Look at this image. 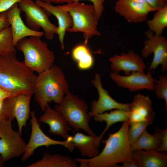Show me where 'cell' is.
I'll list each match as a JSON object with an SVG mask.
<instances>
[{"label": "cell", "instance_id": "cell-1", "mask_svg": "<svg viewBox=\"0 0 167 167\" xmlns=\"http://www.w3.org/2000/svg\"><path fill=\"white\" fill-rule=\"evenodd\" d=\"M129 120L123 122L120 129L110 133L101 152L96 156L89 158H76L80 167H114L120 163L133 160L132 151L128 137Z\"/></svg>", "mask_w": 167, "mask_h": 167}, {"label": "cell", "instance_id": "cell-2", "mask_svg": "<svg viewBox=\"0 0 167 167\" xmlns=\"http://www.w3.org/2000/svg\"><path fill=\"white\" fill-rule=\"evenodd\" d=\"M11 53L0 55V87L12 96L33 94L37 76Z\"/></svg>", "mask_w": 167, "mask_h": 167}, {"label": "cell", "instance_id": "cell-3", "mask_svg": "<svg viewBox=\"0 0 167 167\" xmlns=\"http://www.w3.org/2000/svg\"><path fill=\"white\" fill-rule=\"evenodd\" d=\"M68 83L61 67L53 65L37 75L33 89L34 99L44 111L46 105L60 104L69 91Z\"/></svg>", "mask_w": 167, "mask_h": 167}, {"label": "cell", "instance_id": "cell-4", "mask_svg": "<svg viewBox=\"0 0 167 167\" xmlns=\"http://www.w3.org/2000/svg\"><path fill=\"white\" fill-rule=\"evenodd\" d=\"M40 37L32 36L24 38L15 46L24 54V64L32 71L38 73L50 68L54 65L55 58L53 52Z\"/></svg>", "mask_w": 167, "mask_h": 167}, {"label": "cell", "instance_id": "cell-5", "mask_svg": "<svg viewBox=\"0 0 167 167\" xmlns=\"http://www.w3.org/2000/svg\"><path fill=\"white\" fill-rule=\"evenodd\" d=\"M59 6L67 11L72 17V26L66 31L82 32L85 44L93 36L101 35L97 28L99 20L93 5L73 1Z\"/></svg>", "mask_w": 167, "mask_h": 167}, {"label": "cell", "instance_id": "cell-6", "mask_svg": "<svg viewBox=\"0 0 167 167\" xmlns=\"http://www.w3.org/2000/svg\"><path fill=\"white\" fill-rule=\"evenodd\" d=\"M60 113L69 126L78 132L82 129L88 135L96 136L89 123L92 118L88 113V107L85 101L68 91L62 101L54 107Z\"/></svg>", "mask_w": 167, "mask_h": 167}, {"label": "cell", "instance_id": "cell-7", "mask_svg": "<svg viewBox=\"0 0 167 167\" xmlns=\"http://www.w3.org/2000/svg\"><path fill=\"white\" fill-rule=\"evenodd\" d=\"M21 11L24 13L27 27L34 31L41 28L46 39L52 40L58 34V27L51 22L45 10L33 0H22L18 3Z\"/></svg>", "mask_w": 167, "mask_h": 167}, {"label": "cell", "instance_id": "cell-8", "mask_svg": "<svg viewBox=\"0 0 167 167\" xmlns=\"http://www.w3.org/2000/svg\"><path fill=\"white\" fill-rule=\"evenodd\" d=\"M11 121H0V156L5 162L23 155L26 143L12 126Z\"/></svg>", "mask_w": 167, "mask_h": 167}, {"label": "cell", "instance_id": "cell-9", "mask_svg": "<svg viewBox=\"0 0 167 167\" xmlns=\"http://www.w3.org/2000/svg\"><path fill=\"white\" fill-rule=\"evenodd\" d=\"M30 114L31 133L29 140L28 143H26L22 157V161L28 159L33 154L35 149L41 146H45L48 148L51 145H59L65 147L71 152L73 151L75 148L71 141V136L62 141L52 139L45 135L41 129L34 111L31 112Z\"/></svg>", "mask_w": 167, "mask_h": 167}, {"label": "cell", "instance_id": "cell-10", "mask_svg": "<svg viewBox=\"0 0 167 167\" xmlns=\"http://www.w3.org/2000/svg\"><path fill=\"white\" fill-rule=\"evenodd\" d=\"M145 34L148 38L144 42L142 56L147 58L152 53L153 54L149 71H155L159 66L161 65V72L164 73L167 70V39L161 35H156L149 30L146 31Z\"/></svg>", "mask_w": 167, "mask_h": 167}, {"label": "cell", "instance_id": "cell-11", "mask_svg": "<svg viewBox=\"0 0 167 167\" xmlns=\"http://www.w3.org/2000/svg\"><path fill=\"white\" fill-rule=\"evenodd\" d=\"M32 94H20L5 99V119L11 121L17 120L18 131L22 135L24 126H25L30 114V104Z\"/></svg>", "mask_w": 167, "mask_h": 167}, {"label": "cell", "instance_id": "cell-12", "mask_svg": "<svg viewBox=\"0 0 167 167\" xmlns=\"http://www.w3.org/2000/svg\"><path fill=\"white\" fill-rule=\"evenodd\" d=\"M111 79L118 86L127 89L130 91L136 92L146 89L154 91L155 79L150 71L146 74L139 71H132L130 74L122 75L118 73L111 72Z\"/></svg>", "mask_w": 167, "mask_h": 167}, {"label": "cell", "instance_id": "cell-13", "mask_svg": "<svg viewBox=\"0 0 167 167\" xmlns=\"http://www.w3.org/2000/svg\"><path fill=\"white\" fill-rule=\"evenodd\" d=\"M91 82L97 89L99 95L98 99L93 100L91 103V110L88 113L92 117L113 109L129 111L130 103H123L117 101L109 95L108 91L103 88L99 74H96L94 79Z\"/></svg>", "mask_w": 167, "mask_h": 167}, {"label": "cell", "instance_id": "cell-14", "mask_svg": "<svg viewBox=\"0 0 167 167\" xmlns=\"http://www.w3.org/2000/svg\"><path fill=\"white\" fill-rule=\"evenodd\" d=\"M109 60L112 72L119 73L123 71L126 75L132 71L145 73L146 66L144 60L142 57L133 51L122 53L120 55L115 54Z\"/></svg>", "mask_w": 167, "mask_h": 167}, {"label": "cell", "instance_id": "cell-15", "mask_svg": "<svg viewBox=\"0 0 167 167\" xmlns=\"http://www.w3.org/2000/svg\"><path fill=\"white\" fill-rule=\"evenodd\" d=\"M130 104L128 115L130 122H150L153 123L155 113L148 96L139 93L133 96Z\"/></svg>", "mask_w": 167, "mask_h": 167}, {"label": "cell", "instance_id": "cell-16", "mask_svg": "<svg viewBox=\"0 0 167 167\" xmlns=\"http://www.w3.org/2000/svg\"><path fill=\"white\" fill-rule=\"evenodd\" d=\"M21 11L18 3L6 11L12 31L13 44L15 47L17 42L24 38L32 36L41 37L44 34L43 32L32 30L26 26L21 17Z\"/></svg>", "mask_w": 167, "mask_h": 167}, {"label": "cell", "instance_id": "cell-17", "mask_svg": "<svg viewBox=\"0 0 167 167\" xmlns=\"http://www.w3.org/2000/svg\"><path fill=\"white\" fill-rule=\"evenodd\" d=\"M114 8L115 11L128 22L135 24L146 20L151 12L144 5L132 0H118Z\"/></svg>", "mask_w": 167, "mask_h": 167}, {"label": "cell", "instance_id": "cell-18", "mask_svg": "<svg viewBox=\"0 0 167 167\" xmlns=\"http://www.w3.org/2000/svg\"><path fill=\"white\" fill-rule=\"evenodd\" d=\"M35 2L45 10L49 16L53 15L57 19L58 24L57 34L61 49H64V39L66 32L73 25L72 17L70 13L59 6H54L50 2L41 0H36Z\"/></svg>", "mask_w": 167, "mask_h": 167}, {"label": "cell", "instance_id": "cell-19", "mask_svg": "<svg viewBox=\"0 0 167 167\" xmlns=\"http://www.w3.org/2000/svg\"><path fill=\"white\" fill-rule=\"evenodd\" d=\"M44 111L38 121L49 126V131L51 134L59 135L65 139H67L70 136L68 132L71 129L61 113L51 108L49 104H47Z\"/></svg>", "mask_w": 167, "mask_h": 167}, {"label": "cell", "instance_id": "cell-20", "mask_svg": "<svg viewBox=\"0 0 167 167\" xmlns=\"http://www.w3.org/2000/svg\"><path fill=\"white\" fill-rule=\"evenodd\" d=\"M101 139L99 136L86 135L77 132L72 136L71 141L74 148H77L82 155L91 158L99 154V147Z\"/></svg>", "mask_w": 167, "mask_h": 167}, {"label": "cell", "instance_id": "cell-21", "mask_svg": "<svg viewBox=\"0 0 167 167\" xmlns=\"http://www.w3.org/2000/svg\"><path fill=\"white\" fill-rule=\"evenodd\" d=\"M133 160L139 167H166L167 155L156 150L132 151Z\"/></svg>", "mask_w": 167, "mask_h": 167}, {"label": "cell", "instance_id": "cell-22", "mask_svg": "<svg viewBox=\"0 0 167 167\" xmlns=\"http://www.w3.org/2000/svg\"><path fill=\"white\" fill-rule=\"evenodd\" d=\"M77 162L68 156L45 152L42 158L28 165V167H76Z\"/></svg>", "mask_w": 167, "mask_h": 167}, {"label": "cell", "instance_id": "cell-23", "mask_svg": "<svg viewBox=\"0 0 167 167\" xmlns=\"http://www.w3.org/2000/svg\"><path fill=\"white\" fill-rule=\"evenodd\" d=\"M71 56L80 70H88L94 65L93 56L86 44H79L74 47L71 51Z\"/></svg>", "mask_w": 167, "mask_h": 167}, {"label": "cell", "instance_id": "cell-24", "mask_svg": "<svg viewBox=\"0 0 167 167\" xmlns=\"http://www.w3.org/2000/svg\"><path fill=\"white\" fill-rule=\"evenodd\" d=\"M96 122H105L106 126L103 131L99 135L101 139L103 135L113 124L119 122H124L129 120L128 111L120 109H116L109 113L105 112L97 114L94 117Z\"/></svg>", "mask_w": 167, "mask_h": 167}, {"label": "cell", "instance_id": "cell-25", "mask_svg": "<svg viewBox=\"0 0 167 167\" xmlns=\"http://www.w3.org/2000/svg\"><path fill=\"white\" fill-rule=\"evenodd\" d=\"M159 145L160 143L156 135L149 134L146 129L137 140L131 145V149L132 151L140 150H156Z\"/></svg>", "mask_w": 167, "mask_h": 167}, {"label": "cell", "instance_id": "cell-26", "mask_svg": "<svg viewBox=\"0 0 167 167\" xmlns=\"http://www.w3.org/2000/svg\"><path fill=\"white\" fill-rule=\"evenodd\" d=\"M153 18L147 21L150 31L161 35L167 27V6L156 11Z\"/></svg>", "mask_w": 167, "mask_h": 167}, {"label": "cell", "instance_id": "cell-27", "mask_svg": "<svg viewBox=\"0 0 167 167\" xmlns=\"http://www.w3.org/2000/svg\"><path fill=\"white\" fill-rule=\"evenodd\" d=\"M16 52V47L13 44L11 28L9 27L0 32V55Z\"/></svg>", "mask_w": 167, "mask_h": 167}, {"label": "cell", "instance_id": "cell-28", "mask_svg": "<svg viewBox=\"0 0 167 167\" xmlns=\"http://www.w3.org/2000/svg\"><path fill=\"white\" fill-rule=\"evenodd\" d=\"M152 123L150 122H130L128 134L131 144L137 140L148 125Z\"/></svg>", "mask_w": 167, "mask_h": 167}, {"label": "cell", "instance_id": "cell-29", "mask_svg": "<svg viewBox=\"0 0 167 167\" xmlns=\"http://www.w3.org/2000/svg\"><path fill=\"white\" fill-rule=\"evenodd\" d=\"M157 79L155 80L154 90L156 96L159 99L164 100L165 109H167V75H160Z\"/></svg>", "mask_w": 167, "mask_h": 167}, {"label": "cell", "instance_id": "cell-30", "mask_svg": "<svg viewBox=\"0 0 167 167\" xmlns=\"http://www.w3.org/2000/svg\"><path fill=\"white\" fill-rule=\"evenodd\" d=\"M154 134L158 138L160 145L156 150L158 152H167V128L164 129L156 128Z\"/></svg>", "mask_w": 167, "mask_h": 167}, {"label": "cell", "instance_id": "cell-31", "mask_svg": "<svg viewBox=\"0 0 167 167\" xmlns=\"http://www.w3.org/2000/svg\"><path fill=\"white\" fill-rule=\"evenodd\" d=\"M152 11H157L167 6V0H145Z\"/></svg>", "mask_w": 167, "mask_h": 167}, {"label": "cell", "instance_id": "cell-32", "mask_svg": "<svg viewBox=\"0 0 167 167\" xmlns=\"http://www.w3.org/2000/svg\"><path fill=\"white\" fill-rule=\"evenodd\" d=\"M82 0H72L73 1H79ZM93 3L98 20H99L104 10L103 4L105 0H88Z\"/></svg>", "mask_w": 167, "mask_h": 167}, {"label": "cell", "instance_id": "cell-33", "mask_svg": "<svg viewBox=\"0 0 167 167\" xmlns=\"http://www.w3.org/2000/svg\"><path fill=\"white\" fill-rule=\"evenodd\" d=\"M22 0H0V13L7 11L13 5Z\"/></svg>", "mask_w": 167, "mask_h": 167}, {"label": "cell", "instance_id": "cell-34", "mask_svg": "<svg viewBox=\"0 0 167 167\" xmlns=\"http://www.w3.org/2000/svg\"><path fill=\"white\" fill-rule=\"evenodd\" d=\"M10 26L6 14V11L0 13V32Z\"/></svg>", "mask_w": 167, "mask_h": 167}, {"label": "cell", "instance_id": "cell-35", "mask_svg": "<svg viewBox=\"0 0 167 167\" xmlns=\"http://www.w3.org/2000/svg\"><path fill=\"white\" fill-rule=\"evenodd\" d=\"M121 165H116L114 167H139L136 162L134 160L128 161H124L122 163Z\"/></svg>", "mask_w": 167, "mask_h": 167}, {"label": "cell", "instance_id": "cell-36", "mask_svg": "<svg viewBox=\"0 0 167 167\" xmlns=\"http://www.w3.org/2000/svg\"><path fill=\"white\" fill-rule=\"evenodd\" d=\"M5 99L0 100V121L5 119Z\"/></svg>", "mask_w": 167, "mask_h": 167}, {"label": "cell", "instance_id": "cell-37", "mask_svg": "<svg viewBox=\"0 0 167 167\" xmlns=\"http://www.w3.org/2000/svg\"><path fill=\"white\" fill-rule=\"evenodd\" d=\"M12 96L10 93L0 87V100Z\"/></svg>", "mask_w": 167, "mask_h": 167}, {"label": "cell", "instance_id": "cell-38", "mask_svg": "<svg viewBox=\"0 0 167 167\" xmlns=\"http://www.w3.org/2000/svg\"><path fill=\"white\" fill-rule=\"evenodd\" d=\"M43 1L50 3H55L58 4L66 3V4L71 2L72 0H41Z\"/></svg>", "mask_w": 167, "mask_h": 167}, {"label": "cell", "instance_id": "cell-39", "mask_svg": "<svg viewBox=\"0 0 167 167\" xmlns=\"http://www.w3.org/2000/svg\"><path fill=\"white\" fill-rule=\"evenodd\" d=\"M132 1H135V2L140 3L144 6H146L147 8H148V9H149L151 12H152V11L151 10V9L150 8L149 6L148 5L145 0H132Z\"/></svg>", "mask_w": 167, "mask_h": 167}, {"label": "cell", "instance_id": "cell-40", "mask_svg": "<svg viewBox=\"0 0 167 167\" xmlns=\"http://www.w3.org/2000/svg\"><path fill=\"white\" fill-rule=\"evenodd\" d=\"M4 162H3L2 160L1 156H0V167L3 165Z\"/></svg>", "mask_w": 167, "mask_h": 167}]
</instances>
